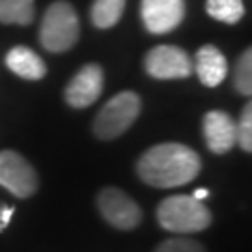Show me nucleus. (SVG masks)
Segmentation results:
<instances>
[{"mask_svg": "<svg viewBox=\"0 0 252 252\" xmlns=\"http://www.w3.org/2000/svg\"><path fill=\"white\" fill-rule=\"evenodd\" d=\"M202 162L189 146L166 142L150 148L136 162L140 180L157 189H174L198 176Z\"/></svg>", "mask_w": 252, "mask_h": 252, "instance_id": "f257e3e1", "label": "nucleus"}, {"mask_svg": "<svg viewBox=\"0 0 252 252\" xmlns=\"http://www.w3.org/2000/svg\"><path fill=\"white\" fill-rule=\"evenodd\" d=\"M157 220L164 230L174 234H196L211 224V213L200 200L176 194L159 204Z\"/></svg>", "mask_w": 252, "mask_h": 252, "instance_id": "f03ea898", "label": "nucleus"}, {"mask_svg": "<svg viewBox=\"0 0 252 252\" xmlns=\"http://www.w3.org/2000/svg\"><path fill=\"white\" fill-rule=\"evenodd\" d=\"M79 17L69 2H53L47 8L41 28L39 41L49 53H65L79 39Z\"/></svg>", "mask_w": 252, "mask_h": 252, "instance_id": "7ed1b4c3", "label": "nucleus"}, {"mask_svg": "<svg viewBox=\"0 0 252 252\" xmlns=\"http://www.w3.org/2000/svg\"><path fill=\"white\" fill-rule=\"evenodd\" d=\"M140 97L135 92H120L112 99L105 103L94 122V133L101 140H112L124 135L135 124L140 114Z\"/></svg>", "mask_w": 252, "mask_h": 252, "instance_id": "20e7f679", "label": "nucleus"}, {"mask_svg": "<svg viewBox=\"0 0 252 252\" xmlns=\"http://www.w3.org/2000/svg\"><path fill=\"white\" fill-rule=\"evenodd\" d=\"M0 185L17 198H28L37 190V174L21 153L4 150L0 152Z\"/></svg>", "mask_w": 252, "mask_h": 252, "instance_id": "39448f33", "label": "nucleus"}, {"mask_svg": "<svg viewBox=\"0 0 252 252\" xmlns=\"http://www.w3.org/2000/svg\"><path fill=\"white\" fill-rule=\"evenodd\" d=\"M144 67L148 75L161 81L187 79L194 69L190 56L176 45H159L146 54Z\"/></svg>", "mask_w": 252, "mask_h": 252, "instance_id": "423d86ee", "label": "nucleus"}, {"mask_svg": "<svg viewBox=\"0 0 252 252\" xmlns=\"http://www.w3.org/2000/svg\"><path fill=\"white\" fill-rule=\"evenodd\" d=\"M97 207L105 220L120 230H133L142 220V211L135 200L116 187H107L97 196Z\"/></svg>", "mask_w": 252, "mask_h": 252, "instance_id": "0eeeda50", "label": "nucleus"}, {"mask_svg": "<svg viewBox=\"0 0 252 252\" xmlns=\"http://www.w3.org/2000/svg\"><path fill=\"white\" fill-rule=\"evenodd\" d=\"M140 15L148 32L168 34L185 17V0H142Z\"/></svg>", "mask_w": 252, "mask_h": 252, "instance_id": "6e6552de", "label": "nucleus"}, {"mask_svg": "<svg viewBox=\"0 0 252 252\" xmlns=\"http://www.w3.org/2000/svg\"><path fill=\"white\" fill-rule=\"evenodd\" d=\"M105 75L97 63H88L73 77L65 88V101L73 108H86L99 99Z\"/></svg>", "mask_w": 252, "mask_h": 252, "instance_id": "1a4fd4ad", "label": "nucleus"}, {"mask_svg": "<svg viewBox=\"0 0 252 252\" xmlns=\"http://www.w3.org/2000/svg\"><path fill=\"white\" fill-rule=\"evenodd\" d=\"M204 138H206L207 148L213 153H228L235 144V122L228 112L222 110H209L204 116Z\"/></svg>", "mask_w": 252, "mask_h": 252, "instance_id": "9d476101", "label": "nucleus"}, {"mask_svg": "<svg viewBox=\"0 0 252 252\" xmlns=\"http://www.w3.org/2000/svg\"><path fill=\"white\" fill-rule=\"evenodd\" d=\"M196 75L202 84L215 88L228 75V62L215 45H204L196 53Z\"/></svg>", "mask_w": 252, "mask_h": 252, "instance_id": "9b49d317", "label": "nucleus"}, {"mask_svg": "<svg viewBox=\"0 0 252 252\" xmlns=\"http://www.w3.org/2000/svg\"><path fill=\"white\" fill-rule=\"evenodd\" d=\"M6 65L11 69V73H15L17 77L27 79V81H39L47 75L45 62L32 49L25 45L13 47L6 54Z\"/></svg>", "mask_w": 252, "mask_h": 252, "instance_id": "f8f14e48", "label": "nucleus"}, {"mask_svg": "<svg viewBox=\"0 0 252 252\" xmlns=\"http://www.w3.org/2000/svg\"><path fill=\"white\" fill-rule=\"evenodd\" d=\"M34 19V0H0V23L30 25Z\"/></svg>", "mask_w": 252, "mask_h": 252, "instance_id": "ddd939ff", "label": "nucleus"}, {"mask_svg": "<svg viewBox=\"0 0 252 252\" xmlns=\"http://www.w3.org/2000/svg\"><path fill=\"white\" fill-rule=\"evenodd\" d=\"M126 0H94L92 6V23L97 28H112L124 15Z\"/></svg>", "mask_w": 252, "mask_h": 252, "instance_id": "4468645a", "label": "nucleus"}, {"mask_svg": "<svg viewBox=\"0 0 252 252\" xmlns=\"http://www.w3.org/2000/svg\"><path fill=\"white\" fill-rule=\"evenodd\" d=\"M206 9L209 17L224 25H235L245 15L243 0H207Z\"/></svg>", "mask_w": 252, "mask_h": 252, "instance_id": "2eb2a0df", "label": "nucleus"}, {"mask_svg": "<svg viewBox=\"0 0 252 252\" xmlns=\"http://www.w3.org/2000/svg\"><path fill=\"white\" fill-rule=\"evenodd\" d=\"M235 90L241 95H251L252 94V51L247 49L241 58L237 60L234 75Z\"/></svg>", "mask_w": 252, "mask_h": 252, "instance_id": "dca6fc26", "label": "nucleus"}, {"mask_svg": "<svg viewBox=\"0 0 252 252\" xmlns=\"http://www.w3.org/2000/svg\"><path fill=\"white\" fill-rule=\"evenodd\" d=\"M235 136H237V144L241 146V150L251 153L252 152V105L251 103L245 105L241 118L235 124Z\"/></svg>", "mask_w": 252, "mask_h": 252, "instance_id": "f3484780", "label": "nucleus"}, {"mask_svg": "<svg viewBox=\"0 0 252 252\" xmlns=\"http://www.w3.org/2000/svg\"><path fill=\"white\" fill-rule=\"evenodd\" d=\"M155 252H204V247L189 237H172L162 241Z\"/></svg>", "mask_w": 252, "mask_h": 252, "instance_id": "a211bd4d", "label": "nucleus"}, {"mask_svg": "<svg viewBox=\"0 0 252 252\" xmlns=\"http://www.w3.org/2000/svg\"><path fill=\"white\" fill-rule=\"evenodd\" d=\"M15 213V207L13 206H4L0 204V232H4L8 224L11 222V217Z\"/></svg>", "mask_w": 252, "mask_h": 252, "instance_id": "6ab92c4d", "label": "nucleus"}, {"mask_svg": "<svg viewBox=\"0 0 252 252\" xmlns=\"http://www.w3.org/2000/svg\"><path fill=\"white\" fill-rule=\"evenodd\" d=\"M207 194H209V192H207V189H198V190H194L192 198H196V200H200V202H202L204 198H207Z\"/></svg>", "mask_w": 252, "mask_h": 252, "instance_id": "aec40b11", "label": "nucleus"}]
</instances>
